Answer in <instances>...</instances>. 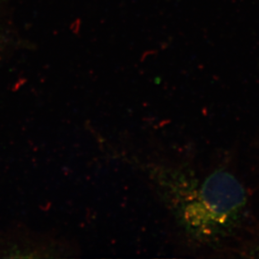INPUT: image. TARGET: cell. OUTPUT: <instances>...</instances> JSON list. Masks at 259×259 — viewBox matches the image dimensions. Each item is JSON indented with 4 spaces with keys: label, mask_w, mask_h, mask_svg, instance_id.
Segmentation results:
<instances>
[{
    "label": "cell",
    "mask_w": 259,
    "mask_h": 259,
    "mask_svg": "<svg viewBox=\"0 0 259 259\" xmlns=\"http://www.w3.org/2000/svg\"><path fill=\"white\" fill-rule=\"evenodd\" d=\"M147 173L179 232L193 246H222L247 219V190L227 169L201 175L183 165L153 164Z\"/></svg>",
    "instance_id": "cell-1"
},
{
    "label": "cell",
    "mask_w": 259,
    "mask_h": 259,
    "mask_svg": "<svg viewBox=\"0 0 259 259\" xmlns=\"http://www.w3.org/2000/svg\"><path fill=\"white\" fill-rule=\"evenodd\" d=\"M66 241L29 231L0 232V257H61L73 255Z\"/></svg>",
    "instance_id": "cell-2"
},
{
    "label": "cell",
    "mask_w": 259,
    "mask_h": 259,
    "mask_svg": "<svg viewBox=\"0 0 259 259\" xmlns=\"http://www.w3.org/2000/svg\"><path fill=\"white\" fill-rule=\"evenodd\" d=\"M253 252H257V253H258V254H259V246H257V249L254 250V251H253Z\"/></svg>",
    "instance_id": "cell-3"
}]
</instances>
